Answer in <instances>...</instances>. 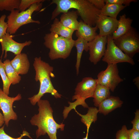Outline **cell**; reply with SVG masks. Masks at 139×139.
I'll use <instances>...</instances> for the list:
<instances>
[{"label": "cell", "instance_id": "1", "mask_svg": "<svg viewBox=\"0 0 139 139\" xmlns=\"http://www.w3.org/2000/svg\"><path fill=\"white\" fill-rule=\"evenodd\" d=\"M51 4L56 5L52 13L51 20L54 19L60 13L67 12L73 8L76 10L78 15L84 23L92 27L95 26L97 20L101 14V10L88 0H53Z\"/></svg>", "mask_w": 139, "mask_h": 139}, {"label": "cell", "instance_id": "2", "mask_svg": "<svg viewBox=\"0 0 139 139\" xmlns=\"http://www.w3.org/2000/svg\"><path fill=\"white\" fill-rule=\"evenodd\" d=\"M39 113L32 116L30 121L31 124L37 126L36 132L37 138L46 134L50 139H57V130H64L65 125L58 124L53 116V111L48 100L40 99L37 102Z\"/></svg>", "mask_w": 139, "mask_h": 139}, {"label": "cell", "instance_id": "3", "mask_svg": "<svg viewBox=\"0 0 139 139\" xmlns=\"http://www.w3.org/2000/svg\"><path fill=\"white\" fill-rule=\"evenodd\" d=\"M33 66L36 72L35 80L39 81L40 86L38 93L28 98L31 104L35 105L47 93H50L56 99L60 98L62 95L55 89L51 80L50 77H55L52 73L53 67L42 60L40 57L34 58Z\"/></svg>", "mask_w": 139, "mask_h": 139}, {"label": "cell", "instance_id": "4", "mask_svg": "<svg viewBox=\"0 0 139 139\" xmlns=\"http://www.w3.org/2000/svg\"><path fill=\"white\" fill-rule=\"evenodd\" d=\"M97 84V79L90 77L83 78L82 81L77 83L75 89L74 95L72 97V101L76 100L73 102H68L69 106L64 107L63 112L64 119L67 118L70 111L73 109L76 110V108L78 106L81 105L84 108L89 107L85 100L88 98H93Z\"/></svg>", "mask_w": 139, "mask_h": 139}, {"label": "cell", "instance_id": "5", "mask_svg": "<svg viewBox=\"0 0 139 139\" xmlns=\"http://www.w3.org/2000/svg\"><path fill=\"white\" fill-rule=\"evenodd\" d=\"M44 44L50 50L48 56L51 60L65 59L70 56L75 40L69 39L50 32L45 34Z\"/></svg>", "mask_w": 139, "mask_h": 139}, {"label": "cell", "instance_id": "6", "mask_svg": "<svg viewBox=\"0 0 139 139\" xmlns=\"http://www.w3.org/2000/svg\"><path fill=\"white\" fill-rule=\"evenodd\" d=\"M42 5V2L36 3L25 11L20 12L18 9H16L11 11L7 17V32L12 35L15 34L19 28L23 25L30 23L40 24V22L33 19L32 16L34 12L39 11Z\"/></svg>", "mask_w": 139, "mask_h": 139}, {"label": "cell", "instance_id": "7", "mask_svg": "<svg viewBox=\"0 0 139 139\" xmlns=\"http://www.w3.org/2000/svg\"><path fill=\"white\" fill-rule=\"evenodd\" d=\"M113 41L122 51L131 58L139 52V34L132 27L127 32Z\"/></svg>", "mask_w": 139, "mask_h": 139}, {"label": "cell", "instance_id": "8", "mask_svg": "<svg viewBox=\"0 0 139 139\" xmlns=\"http://www.w3.org/2000/svg\"><path fill=\"white\" fill-rule=\"evenodd\" d=\"M107 48L102 60L108 64H117L126 62L132 65L135 64L133 59L122 51L115 44L111 35L107 36Z\"/></svg>", "mask_w": 139, "mask_h": 139}, {"label": "cell", "instance_id": "9", "mask_svg": "<svg viewBox=\"0 0 139 139\" xmlns=\"http://www.w3.org/2000/svg\"><path fill=\"white\" fill-rule=\"evenodd\" d=\"M117 64H108L106 70L101 71L98 74L97 84L114 92L118 84L124 81L120 76Z\"/></svg>", "mask_w": 139, "mask_h": 139}, {"label": "cell", "instance_id": "10", "mask_svg": "<svg viewBox=\"0 0 139 139\" xmlns=\"http://www.w3.org/2000/svg\"><path fill=\"white\" fill-rule=\"evenodd\" d=\"M22 98L21 95L19 94L15 97H10L5 94L0 88V108L2 110L6 125L8 127L11 120H16L17 116L13 110L14 102Z\"/></svg>", "mask_w": 139, "mask_h": 139}, {"label": "cell", "instance_id": "11", "mask_svg": "<svg viewBox=\"0 0 139 139\" xmlns=\"http://www.w3.org/2000/svg\"><path fill=\"white\" fill-rule=\"evenodd\" d=\"M107 42V36H100L98 35L92 41L88 42L89 60L94 64H97L103 57Z\"/></svg>", "mask_w": 139, "mask_h": 139}, {"label": "cell", "instance_id": "12", "mask_svg": "<svg viewBox=\"0 0 139 139\" xmlns=\"http://www.w3.org/2000/svg\"><path fill=\"white\" fill-rule=\"evenodd\" d=\"M13 37L12 35L7 32L0 39L2 51V56L5 51V58L6 57L7 52L8 51L11 52L15 55L21 54L25 46L30 45L32 43L30 40L22 43H19L13 40Z\"/></svg>", "mask_w": 139, "mask_h": 139}, {"label": "cell", "instance_id": "13", "mask_svg": "<svg viewBox=\"0 0 139 139\" xmlns=\"http://www.w3.org/2000/svg\"><path fill=\"white\" fill-rule=\"evenodd\" d=\"M118 20L116 18H112L100 14L96 22V25L99 29V36H107L111 35L117 29Z\"/></svg>", "mask_w": 139, "mask_h": 139}, {"label": "cell", "instance_id": "14", "mask_svg": "<svg viewBox=\"0 0 139 139\" xmlns=\"http://www.w3.org/2000/svg\"><path fill=\"white\" fill-rule=\"evenodd\" d=\"M98 29L96 25L94 27H91L80 20L79 21L75 34L77 38H82L88 42H90L94 39L98 35L96 32Z\"/></svg>", "mask_w": 139, "mask_h": 139}, {"label": "cell", "instance_id": "15", "mask_svg": "<svg viewBox=\"0 0 139 139\" xmlns=\"http://www.w3.org/2000/svg\"><path fill=\"white\" fill-rule=\"evenodd\" d=\"M11 64L19 75L27 74L29 70L30 64L27 55L24 53L16 55L10 61Z\"/></svg>", "mask_w": 139, "mask_h": 139}, {"label": "cell", "instance_id": "16", "mask_svg": "<svg viewBox=\"0 0 139 139\" xmlns=\"http://www.w3.org/2000/svg\"><path fill=\"white\" fill-rule=\"evenodd\" d=\"M123 103L118 97L110 96L99 104L98 112L106 115L116 108L121 107Z\"/></svg>", "mask_w": 139, "mask_h": 139}, {"label": "cell", "instance_id": "17", "mask_svg": "<svg viewBox=\"0 0 139 139\" xmlns=\"http://www.w3.org/2000/svg\"><path fill=\"white\" fill-rule=\"evenodd\" d=\"M78 15L76 11H68L63 13L59 21L64 26L74 31L77 30L79 25V21L77 20Z\"/></svg>", "mask_w": 139, "mask_h": 139}, {"label": "cell", "instance_id": "18", "mask_svg": "<svg viewBox=\"0 0 139 139\" xmlns=\"http://www.w3.org/2000/svg\"><path fill=\"white\" fill-rule=\"evenodd\" d=\"M133 20L127 18L124 14L120 16L118 24L116 30L111 34L113 39L117 38L127 32L131 28Z\"/></svg>", "mask_w": 139, "mask_h": 139}, {"label": "cell", "instance_id": "19", "mask_svg": "<svg viewBox=\"0 0 139 139\" xmlns=\"http://www.w3.org/2000/svg\"><path fill=\"white\" fill-rule=\"evenodd\" d=\"M49 30L50 32L69 39H72V36L74 31L64 26L57 18L54 19Z\"/></svg>", "mask_w": 139, "mask_h": 139}, {"label": "cell", "instance_id": "20", "mask_svg": "<svg viewBox=\"0 0 139 139\" xmlns=\"http://www.w3.org/2000/svg\"><path fill=\"white\" fill-rule=\"evenodd\" d=\"M88 42L87 40L80 37H78L77 39L74 41V46L76 47L77 52L76 62L75 65L77 75L79 74V68L83 51L84 50L86 52L89 51Z\"/></svg>", "mask_w": 139, "mask_h": 139}, {"label": "cell", "instance_id": "21", "mask_svg": "<svg viewBox=\"0 0 139 139\" xmlns=\"http://www.w3.org/2000/svg\"><path fill=\"white\" fill-rule=\"evenodd\" d=\"M110 89L108 88L97 84L93 98L94 105L98 107L100 103L110 96Z\"/></svg>", "mask_w": 139, "mask_h": 139}, {"label": "cell", "instance_id": "22", "mask_svg": "<svg viewBox=\"0 0 139 139\" xmlns=\"http://www.w3.org/2000/svg\"><path fill=\"white\" fill-rule=\"evenodd\" d=\"M87 113L82 115L78 112L77 114L81 117V121L86 126L87 132L89 133V128L92 122L95 123L97 119L98 109L96 107H89Z\"/></svg>", "mask_w": 139, "mask_h": 139}, {"label": "cell", "instance_id": "23", "mask_svg": "<svg viewBox=\"0 0 139 139\" xmlns=\"http://www.w3.org/2000/svg\"><path fill=\"white\" fill-rule=\"evenodd\" d=\"M126 7L123 5L105 3V5L101 10V14L116 18L120 12Z\"/></svg>", "mask_w": 139, "mask_h": 139}, {"label": "cell", "instance_id": "24", "mask_svg": "<svg viewBox=\"0 0 139 139\" xmlns=\"http://www.w3.org/2000/svg\"><path fill=\"white\" fill-rule=\"evenodd\" d=\"M3 63L6 75L12 84L15 85L19 83L21 80V77L16 73L13 67L10 60L6 59L4 61Z\"/></svg>", "mask_w": 139, "mask_h": 139}, {"label": "cell", "instance_id": "25", "mask_svg": "<svg viewBox=\"0 0 139 139\" xmlns=\"http://www.w3.org/2000/svg\"><path fill=\"white\" fill-rule=\"evenodd\" d=\"M0 75L3 83V92L8 95L9 94V89L11 83L6 75L4 64L0 58Z\"/></svg>", "mask_w": 139, "mask_h": 139}, {"label": "cell", "instance_id": "26", "mask_svg": "<svg viewBox=\"0 0 139 139\" xmlns=\"http://www.w3.org/2000/svg\"><path fill=\"white\" fill-rule=\"evenodd\" d=\"M20 0H0V11L18 9Z\"/></svg>", "mask_w": 139, "mask_h": 139}, {"label": "cell", "instance_id": "27", "mask_svg": "<svg viewBox=\"0 0 139 139\" xmlns=\"http://www.w3.org/2000/svg\"><path fill=\"white\" fill-rule=\"evenodd\" d=\"M45 1L44 0H21L18 9L20 12L24 11L33 4L42 2Z\"/></svg>", "mask_w": 139, "mask_h": 139}, {"label": "cell", "instance_id": "28", "mask_svg": "<svg viewBox=\"0 0 139 139\" xmlns=\"http://www.w3.org/2000/svg\"><path fill=\"white\" fill-rule=\"evenodd\" d=\"M4 126L0 128V139H23L22 138L24 136H27L30 137L29 133L27 131H24L20 137L17 138L12 137L7 135L4 130Z\"/></svg>", "mask_w": 139, "mask_h": 139}, {"label": "cell", "instance_id": "29", "mask_svg": "<svg viewBox=\"0 0 139 139\" xmlns=\"http://www.w3.org/2000/svg\"><path fill=\"white\" fill-rule=\"evenodd\" d=\"M6 16V15L4 14L0 17V39L7 33V25L5 21Z\"/></svg>", "mask_w": 139, "mask_h": 139}, {"label": "cell", "instance_id": "30", "mask_svg": "<svg viewBox=\"0 0 139 139\" xmlns=\"http://www.w3.org/2000/svg\"><path fill=\"white\" fill-rule=\"evenodd\" d=\"M115 139H128V131L125 125H123L121 129L117 132Z\"/></svg>", "mask_w": 139, "mask_h": 139}, {"label": "cell", "instance_id": "31", "mask_svg": "<svg viewBox=\"0 0 139 139\" xmlns=\"http://www.w3.org/2000/svg\"><path fill=\"white\" fill-rule=\"evenodd\" d=\"M105 3H112L123 5L126 7L129 6L132 2H136V0H104Z\"/></svg>", "mask_w": 139, "mask_h": 139}, {"label": "cell", "instance_id": "32", "mask_svg": "<svg viewBox=\"0 0 139 139\" xmlns=\"http://www.w3.org/2000/svg\"><path fill=\"white\" fill-rule=\"evenodd\" d=\"M135 116L133 120L131 121L133 124V129L139 131V110L137 109L135 112Z\"/></svg>", "mask_w": 139, "mask_h": 139}, {"label": "cell", "instance_id": "33", "mask_svg": "<svg viewBox=\"0 0 139 139\" xmlns=\"http://www.w3.org/2000/svg\"><path fill=\"white\" fill-rule=\"evenodd\" d=\"M96 8L101 10L105 5L104 0H88Z\"/></svg>", "mask_w": 139, "mask_h": 139}, {"label": "cell", "instance_id": "34", "mask_svg": "<svg viewBox=\"0 0 139 139\" xmlns=\"http://www.w3.org/2000/svg\"><path fill=\"white\" fill-rule=\"evenodd\" d=\"M128 139H139V131L132 129H128Z\"/></svg>", "mask_w": 139, "mask_h": 139}, {"label": "cell", "instance_id": "35", "mask_svg": "<svg viewBox=\"0 0 139 139\" xmlns=\"http://www.w3.org/2000/svg\"><path fill=\"white\" fill-rule=\"evenodd\" d=\"M133 82H134V84L137 88L139 89V77L137 76L133 80Z\"/></svg>", "mask_w": 139, "mask_h": 139}, {"label": "cell", "instance_id": "36", "mask_svg": "<svg viewBox=\"0 0 139 139\" xmlns=\"http://www.w3.org/2000/svg\"><path fill=\"white\" fill-rule=\"evenodd\" d=\"M5 123V120L3 116L0 112V128Z\"/></svg>", "mask_w": 139, "mask_h": 139}, {"label": "cell", "instance_id": "37", "mask_svg": "<svg viewBox=\"0 0 139 139\" xmlns=\"http://www.w3.org/2000/svg\"><path fill=\"white\" fill-rule=\"evenodd\" d=\"M88 133H87L85 137L83 138V139H88Z\"/></svg>", "mask_w": 139, "mask_h": 139}]
</instances>
